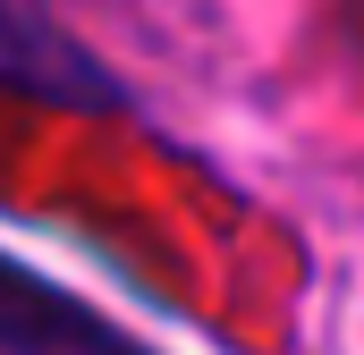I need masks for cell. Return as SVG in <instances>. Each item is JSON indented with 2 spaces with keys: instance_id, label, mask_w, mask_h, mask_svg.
Returning a JSON list of instances; mask_svg holds the SVG:
<instances>
[{
  "instance_id": "1",
  "label": "cell",
  "mask_w": 364,
  "mask_h": 355,
  "mask_svg": "<svg viewBox=\"0 0 364 355\" xmlns=\"http://www.w3.org/2000/svg\"><path fill=\"white\" fill-rule=\"evenodd\" d=\"M0 355H153V347L127 339L119 322H102L60 279L0 254Z\"/></svg>"
},
{
  "instance_id": "2",
  "label": "cell",
  "mask_w": 364,
  "mask_h": 355,
  "mask_svg": "<svg viewBox=\"0 0 364 355\" xmlns=\"http://www.w3.org/2000/svg\"><path fill=\"white\" fill-rule=\"evenodd\" d=\"M0 85L34 93V102H77V110L119 102V85L43 17V0H0Z\"/></svg>"
}]
</instances>
